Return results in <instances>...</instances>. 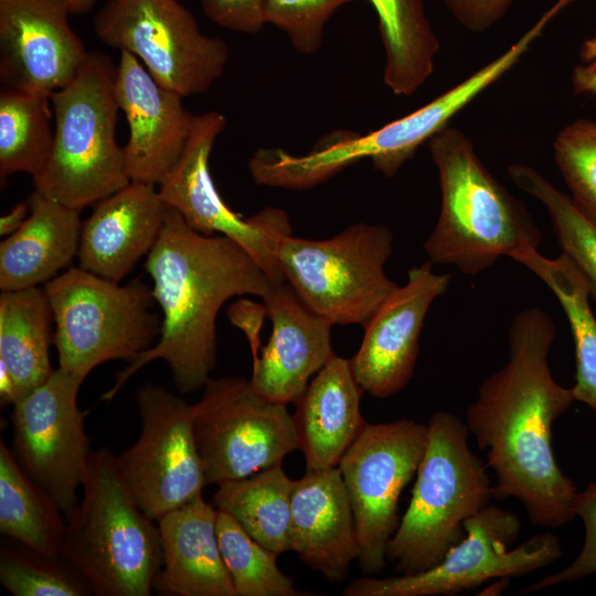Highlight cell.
Masks as SVG:
<instances>
[{
    "instance_id": "cell-40",
    "label": "cell",
    "mask_w": 596,
    "mask_h": 596,
    "mask_svg": "<svg viewBox=\"0 0 596 596\" xmlns=\"http://www.w3.org/2000/svg\"><path fill=\"white\" fill-rule=\"evenodd\" d=\"M572 84L576 94L596 97V58L574 67Z\"/></svg>"
},
{
    "instance_id": "cell-7",
    "label": "cell",
    "mask_w": 596,
    "mask_h": 596,
    "mask_svg": "<svg viewBox=\"0 0 596 596\" xmlns=\"http://www.w3.org/2000/svg\"><path fill=\"white\" fill-rule=\"evenodd\" d=\"M116 74L108 55L89 52L76 76L50 96L53 148L33 181L35 190L77 211L131 182L115 134Z\"/></svg>"
},
{
    "instance_id": "cell-17",
    "label": "cell",
    "mask_w": 596,
    "mask_h": 596,
    "mask_svg": "<svg viewBox=\"0 0 596 596\" xmlns=\"http://www.w3.org/2000/svg\"><path fill=\"white\" fill-rule=\"evenodd\" d=\"M58 0H0V78L7 88L51 96L89 52Z\"/></svg>"
},
{
    "instance_id": "cell-30",
    "label": "cell",
    "mask_w": 596,
    "mask_h": 596,
    "mask_svg": "<svg viewBox=\"0 0 596 596\" xmlns=\"http://www.w3.org/2000/svg\"><path fill=\"white\" fill-rule=\"evenodd\" d=\"M65 515L0 441V532L45 555H60Z\"/></svg>"
},
{
    "instance_id": "cell-45",
    "label": "cell",
    "mask_w": 596,
    "mask_h": 596,
    "mask_svg": "<svg viewBox=\"0 0 596 596\" xmlns=\"http://www.w3.org/2000/svg\"><path fill=\"white\" fill-rule=\"evenodd\" d=\"M509 579H510V577L497 578V581L494 583L489 584L482 590V593H480L479 595H490V596H492V595L501 594L505 589V587L508 586Z\"/></svg>"
},
{
    "instance_id": "cell-46",
    "label": "cell",
    "mask_w": 596,
    "mask_h": 596,
    "mask_svg": "<svg viewBox=\"0 0 596 596\" xmlns=\"http://www.w3.org/2000/svg\"><path fill=\"white\" fill-rule=\"evenodd\" d=\"M568 4L573 3L576 0H565Z\"/></svg>"
},
{
    "instance_id": "cell-35",
    "label": "cell",
    "mask_w": 596,
    "mask_h": 596,
    "mask_svg": "<svg viewBox=\"0 0 596 596\" xmlns=\"http://www.w3.org/2000/svg\"><path fill=\"white\" fill-rule=\"evenodd\" d=\"M553 150L571 199L596 222V121L578 119L566 126L556 136Z\"/></svg>"
},
{
    "instance_id": "cell-29",
    "label": "cell",
    "mask_w": 596,
    "mask_h": 596,
    "mask_svg": "<svg viewBox=\"0 0 596 596\" xmlns=\"http://www.w3.org/2000/svg\"><path fill=\"white\" fill-rule=\"evenodd\" d=\"M295 480L281 464L249 477L217 485L213 505L234 518L259 544L277 553L291 551V494Z\"/></svg>"
},
{
    "instance_id": "cell-36",
    "label": "cell",
    "mask_w": 596,
    "mask_h": 596,
    "mask_svg": "<svg viewBox=\"0 0 596 596\" xmlns=\"http://www.w3.org/2000/svg\"><path fill=\"white\" fill-rule=\"evenodd\" d=\"M356 0H265L264 18L280 29L296 51L313 54L322 45L324 26L342 6Z\"/></svg>"
},
{
    "instance_id": "cell-25",
    "label": "cell",
    "mask_w": 596,
    "mask_h": 596,
    "mask_svg": "<svg viewBox=\"0 0 596 596\" xmlns=\"http://www.w3.org/2000/svg\"><path fill=\"white\" fill-rule=\"evenodd\" d=\"M30 215L0 244V289L18 290L47 283L78 253L79 211L34 190Z\"/></svg>"
},
{
    "instance_id": "cell-15",
    "label": "cell",
    "mask_w": 596,
    "mask_h": 596,
    "mask_svg": "<svg viewBox=\"0 0 596 596\" xmlns=\"http://www.w3.org/2000/svg\"><path fill=\"white\" fill-rule=\"evenodd\" d=\"M84 379L61 368L13 404L12 453L25 473L70 518L92 450L77 394Z\"/></svg>"
},
{
    "instance_id": "cell-9",
    "label": "cell",
    "mask_w": 596,
    "mask_h": 596,
    "mask_svg": "<svg viewBox=\"0 0 596 596\" xmlns=\"http://www.w3.org/2000/svg\"><path fill=\"white\" fill-rule=\"evenodd\" d=\"M393 238L387 226L368 223L323 241L289 233L279 238L276 258L286 283L315 313L332 326L364 327L398 288L384 270Z\"/></svg>"
},
{
    "instance_id": "cell-31",
    "label": "cell",
    "mask_w": 596,
    "mask_h": 596,
    "mask_svg": "<svg viewBox=\"0 0 596 596\" xmlns=\"http://www.w3.org/2000/svg\"><path fill=\"white\" fill-rule=\"evenodd\" d=\"M49 96L6 88L0 94V175L36 178L53 148L54 119Z\"/></svg>"
},
{
    "instance_id": "cell-16",
    "label": "cell",
    "mask_w": 596,
    "mask_h": 596,
    "mask_svg": "<svg viewBox=\"0 0 596 596\" xmlns=\"http://www.w3.org/2000/svg\"><path fill=\"white\" fill-rule=\"evenodd\" d=\"M225 126L226 118L217 110L194 116L184 151L158 185L159 194L194 231L233 240L249 254L273 284L285 283L276 258V247L284 234L291 233L286 212L265 207L244 219L227 206L212 179L211 151Z\"/></svg>"
},
{
    "instance_id": "cell-12",
    "label": "cell",
    "mask_w": 596,
    "mask_h": 596,
    "mask_svg": "<svg viewBox=\"0 0 596 596\" xmlns=\"http://www.w3.org/2000/svg\"><path fill=\"white\" fill-rule=\"evenodd\" d=\"M193 406V434L207 485L249 477L298 449L287 405L241 376L210 379Z\"/></svg>"
},
{
    "instance_id": "cell-41",
    "label": "cell",
    "mask_w": 596,
    "mask_h": 596,
    "mask_svg": "<svg viewBox=\"0 0 596 596\" xmlns=\"http://www.w3.org/2000/svg\"><path fill=\"white\" fill-rule=\"evenodd\" d=\"M29 201H20L6 215L0 217V235L8 236L17 231L26 220Z\"/></svg>"
},
{
    "instance_id": "cell-11",
    "label": "cell",
    "mask_w": 596,
    "mask_h": 596,
    "mask_svg": "<svg viewBox=\"0 0 596 596\" xmlns=\"http://www.w3.org/2000/svg\"><path fill=\"white\" fill-rule=\"evenodd\" d=\"M98 39L135 55L153 79L182 97L205 93L226 67V43L204 35L178 0H108L94 18Z\"/></svg>"
},
{
    "instance_id": "cell-20",
    "label": "cell",
    "mask_w": 596,
    "mask_h": 596,
    "mask_svg": "<svg viewBox=\"0 0 596 596\" xmlns=\"http://www.w3.org/2000/svg\"><path fill=\"white\" fill-rule=\"evenodd\" d=\"M272 334L253 359L251 384L267 398L295 403L309 380L334 354L332 324L315 313L288 283L274 284L263 297Z\"/></svg>"
},
{
    "instance_id": "cell-21",
    "label": "cell",
    "mask_w": 596,
    "mask_h": 596,
    "mask_svg": "<svg viewBox=\"0 0 596 596\" xmlns=\"http://www.w3.org/2000/svg\"><path fill=\"white\" fill-rule=\"evenodd\" d=\"M167 209L156 185L134 181L99 201L82 223L79 267L119 283L153 247Z\"/></svg>"
},
{
    "instance_id": "cell-28",
    "label": "cell",
    "mask_w": 596,
    "mask_h": 596,
    "mask_svg": "<svg viewBox=\"0 0 596 596\" xmlns=\"http://www.w3.org/2000/svg\"><path fill=\"white\" fill-rule=\"evenodd\" d=\"M511 259L531 270L554 294L572 331L575 348L574 400L596 414V318L589 306V288L581 272L565 254L543 256L539 249L523 248Z\"/></svg>"
},
{
    "instance_id": "cell-19",
    "label": "cell",
    "mask_w": 596,
    "mask_h": 596,
    "mask_svg": "<svg viewBox=\"0 0 596 596\" xmlns=\"http://www.w3.org/2000/svg\"><path fill=\"white\" fill-rule=\"evenodd\" d=\"M116 96L129 136L124 147L130 181L159 185L189 140L194 116L182 96L159 85L131 53L120 51Z\"/></svg>"
},
{
    "instance_id": "cell-43",
    "label": "cell",
    "mask_w": 596,
    "mask_h": 596,
    "mask_svg": "<svg viewBox=\"0 0 596 596\" xmlns=\"http://www.w3.org/2000/svg\"><path fill=\"white\" fill-rule=\"evenodd\" d=\"M71 12V14H85L92 10L97 0H58Z\"/></svg>"
},
{
    "instance_id": "cell-37",
    "label": "cell",
    "mask_w": 596,
    "mask_h": 596,
    "mask_svg": "<svg viewBox=\"0 0 596 596\" xmlns=\"http://www.w3.org/2000/svg\"><path fill=\"white\" fill-rule=\"evenodd\" d=\"M576 517L582 519L585 528L584 544L577 557L563 570L545 575L525 587L523 593L540 592L550 586L596 574V481L578 493Z\"/></svg>"
},
{
    "instance_id": "cell-5",
    "label": "cell",
    "mask_w": 596,
    "mask_h": 596,
    "mask_svg": "<svg viewBox=\"0 0 596 596\" xmlns=\"http://www.w3.org/2000/svg\"><path fill=\"white\" fill-rule=\"evenodd\" d=\"M82 488L60 555L95 595L149 596L162 566L159 526L137 504L110 449L92 450Z\"/></svg>"
},
{
    "instance_id": "cell-3",
    "label": "cell",
    "mask_w": 596,
    "mask_h": 596,
    "mask_svg": "<svg viewBox=\"0 0 596 596\" xmlns=\"http://www.w3.org/2000/svg\"><path fill=\"white\" fill-rule=\"evenodd\" d=\"M440 209L423 247L433 264L476 276L500 256L539 249L542 234L528 207L485 167L468 136L447 126L427 142Z\"/></svg>"
},
{
    "instance_id": "cell-39",
    "label": "cell",
    "mask_w": 596,
    "mask_h": 596,
    "mask_svg": "<svg viewBox=\"0 0 596 596\" xmlns=\"http://www.w3.org/2000/svg\"><path fill=\"white\" fill-rule=\"evenodd\" d=\"M466 31L485 33L497 25L518 0H441Z\"/></svg>"
},
{
    "instance_id": "cell-18",
    "label": "cell",
    "mask_w": 596,
    "mask_h": 596,
    "mask_svg": "<svg viewBox=\"0 0 596 596\" xmlns=\"http://www.w3.org/2000/svg\"><path fill=\"white\" fill-rule=\"evenodd\" d=\"M450 274H436L427 260L407 273V280L365 323L362 343L350 362L362 390L386 398L402 391L413 376L425 317L444 295Z\"/></svg>"
},
{
    "instance_id": "cell-33",
    "label": "cell",
    "mask_w": 596,
    "mask_h": 596,
    "mask_svg": "<svg viewBox=\"0 0 596 596\" xmlns=\"http://www.w3.org/2000/svg\"><path fill=\"white\" fill-rule=\"evenodd\" d=\"M217 510V509H216ZM216 534L236 596H300L276 562L277 553L255 541L224 511L216 513Z\"/></svg>"
},
{
    "instance_id": "cell-44",
    "label": "cell",
    "mask_w": 596,
    "mask_h": 596,
    "mask_svg": "<svg viewBox=\"0 0 596 596\" xmlns=\"http://www.w3.org/2000/svg\"><path fill=\"white\" fill-rule=\"evenodd\" d=\"M579 55L583 63L596 58V35L583 43Z\"/></svg>"
},
{
    "instance_id": "cell-24",
    "label": "cell",
    "mask_w": 596,
    "mask_h": 596,
    "mask_svg": "<svg viewBox=\"0 0 596 596\" xmlns=\"http://www.w3.org/2000/svg\"><path fill=\"white\" fill-rule=\"evenodd\" d=\"M361 394L344 358L333 354L315 374L291 415L306 469L338 467L368 424L360 409Z\"/></svg>"
},
{
    "instance_id": "cell-10",
    "label": "cell",
    "mask_w": 596,
    "mask_h": 596,
    "mask_svg": "<svg viewBox=\"0 0 596 596\" xmlns=\"http://www.w3.org/2000/svg\"><path fill=\"white\" fill-rule=\"evenodd\" d=\"M465 536L433 567L384 578L365 576L351 582L345 596H436L470 590L500 577H517L549 566L562 555L553 533L534 535L508 550L520 532L518 517L488 504L464 523Z\"/></svg>"
},
{
    "instance_id": "cell-38",
    "label": "cell",
    "mask_w": 596,
    "mask_h": 596,
    "mask_svg": "<svg viewBox=\"0 0 596 596\" xmlns=\"http://www.w3.org/2000/svg\"><path fill=\"white\" fill-rule=\"evenodd\" d=\"M206 18L234 32L254 34L265 22V0H200Z\"/></svg>"
},
{
    "instance_id": "cell-2",
    "label": "cell",
    "mask_w": 596,
    "mask_h": 596,
    "mask_svg": "<svg viewBox=\"0 0 596 596\" xmlns=\"http://www.w3.org/2000/svg\"><path fill=\"white\" fill-rule=\"evenodd\" d=\"M162 311L158 341L116 374L102 395L110 401L142 366L162 359L181 393L203 389L216 365V318L230 298L263 299L274 285L249 254L223 235L194 231L168 206L159 237L145 264Z\"/></svg>"
},
{
    "instance_id": "cell-42",
    "label": "cell",
    "mask_w": 596,
    "mask_h": 596,
    "mask_svg": "<svg viewBox=\"0 0 596 596\" xmlns=\"http://www.w3.org/2000/svg\"><path fill=\"white\" fill-rule=\"evenodd\" d=\"M0 400L2 405H13L15 402V391L12 377L2 362H0Z\"/></svg>"
},
{
    "instance_id": "cell-4",
    "label": "cell",
    "mask_w": 596,
    "mask_h": 596,
    "mask_svg": "<svg viewBox=\"0 0 596 596\" xmlns=\"http://www.w3.org/2000/svg\"><path fill=\"white\" fill-rule=\"evenodd\" d=\"M538 33L529 29L510 47L468 77L416 110L366 135L336 130L322 137L305 155L281 148H262L254 174L263 187L311 189L364 159L375 170L394 177L416 150L449 126V121L482 92L508 73L530 50Z\"/></svg>"
},
{
    "instance_id": "cell-14",
    "label": "cell",
    "mask_w": 596,
    "mask_h": 596,
    "mask_svg": "<svg viewBox=\"0 0 596 596\" xmlns=\"http://www.w3.org/2000/svg\"><path fill=\"white\" fill-rule=\"evenodd\" d=\"M136 400L141 433L117 456V466L137 504L157 522L201 496L207 483L193 434V406L150 384Z\"/></svg>"
},
{
    "instance_id": "cell-1",
    "label": "cell",
    "mask_w": 596,
    "mask_h": 596,
    "mask_svg": "<svg viewBox=\"0 0 596 596\" xmlns=\"http://www.w3.org/2000/svg\"><path fill=\"white\" fill-rule=\"evenodd\" d=\"M556 327L540 307L517 312L505 364L486 377L466 412V426L496 477L493 498H515L529 521L557 528L576 517L578 489L556 462L552 425L575 402L558 384L549 355Z\"/></svg>"
},
{
    "instance_id": "cell-22",
    "label": "cell",
    "mask_w": 596,
    "mask_h": 596,
    "mask_svg": "<svg viewBox=\"0 0 596 596\" xmlns=\"http://www.w3.org/2000/svg\"><path fill=\"white\" fill-rule=\"evenodd\" d=\"M291 551L331 583L358 557L353 510L339 467L306 469L291 494Z\"/></svg>"
},
{
    "instance_id": "cell-23",
    "label": "cell",
    "mask_w": 596,
    "mask_h": 596,
    "mask_svg": "<svg viewBox=\"0 0 596 596\" xmlns=\"http://www.w3.org/2000/svg\"><path fill=\"white\" fill-rule=\"evenodd\" d=\"M216 513V508L201 494L157 520L163 558L153 581L155 592L236 596L220 550Z\"/></svg>"
},
{
    "instance_id": "cell-26",
    "label": "cell",
    "mask_w": 596,
    "mask_h": 596,
    "mask_svg": "<svg viewBox=\"0 0 596 596\" xmlns=\"http://www.w3.org/2000/svg\"><path fill=\"white\" fill-rule=\"evenodd\" d=\"M52 321L44 289L30 287L1 292L0 362L12 377L15 402L54 372L50 361V345L54 342Z\"/></svg>"
},
{
    "instance_id": "cell-6",
    "label": "cell",
    "mask_w": 596,
    "mask_h": 596,
    "mask_svg": "<svg viewBox=\"0 0 596 596\" xmlns=\"http://www.w3.org/2000/svg\"><path fill=\"white\" fill-rule=\"evenodd\" d=\"M469 434L453 413L429 417L409 504L386 549V560L398 574L438 564L464 539L465 521L493 498L487 466L470 448Z\"/></svg>"
},
{
    "instance_id": "cell-32",
    "label": "cell",
    "mask_w": 596,
    "mask_h": 596,
    "mask_svg": "<svg viewBox=\"0 0 596 596\" xmlns=\"http://www.w3.org/2000/svg\"><path fill=\"white\" fill-rule=\"evenodd\" d=\"M507 173L521 191L544 206L562 253L584 276L596 304V222L534 168L512 163Z\"/></svg>"
},
{
    "instance_id": "cell-8",
    "label": "cell",
    "mask_w": 596,
    "mask_h": 596,
    "mask_svg": "<svg viewBox=\"0 0 596 596\" xmlns=\"http://www.w3.org/2000/svg\"><path fill=\"white\" fill-rule=\"evenodd\" d=\"M44 290L58 368L84 380L107 361L132 362L160 334L152 289L140 279L119 285L78 267L47 281Z\"/></svg>"
},
{
    "instance_id": "cell-27",
    "label": "cell",
    "mask_w": 596,
    "mask_h": 596,
    "mask_svg": "<svg viewBox=\"0 0 596 596\" xmlns=\"http://www.w3.org/2000/svg\"><path fill=\"white\" fill-rule=\"evenodd\" d=\"M368 1L384 47V83L397 96H412L433 75L440 49L424 0Z\"/></svg>"
},
{
    "instance_id": "cell-34",
    "label": "cell",
    "mask_w": 596,
    "mask_h": 596,
    "mask_svg": "<svg viewBox=\"0 0 596 596\" xmlns=\"http://www.w3.org/2000/svg\"><path fill=\"white\" fill-rule=\"evenodd\" d=\"M0 583L13 596L93 594L83 576L61 555L41 554L22 544L1 546Z\"/></svg>"
},
{
    "instance_id": "cell-13",
    "label": "cell",
    "mask_w": 596,
    "mask_h": 596,
    "mask_svg": "<svg viewBox=\"0 0 596 596\" xmlns=\"http://www.w3.org/2000/svg\"><path fill=\"white\" fill-rule=\"evenodd\" d=\"M427 424L402 418L366 424L338 467L353 510L359 566L379 574L396 531L398 499L425 453Z\"/></svg>"
}]
</instances>
